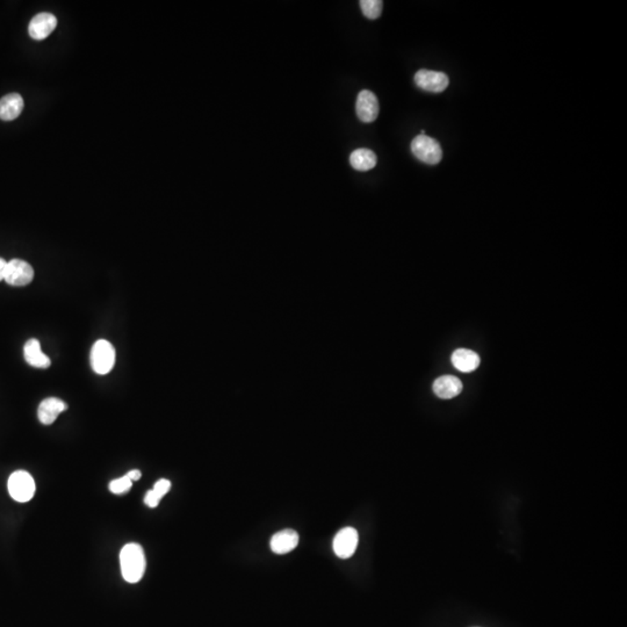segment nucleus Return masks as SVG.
<instances>
[{
	"label": "nucleus",
	"instance_id": "423d86ee",
	"mask_svg": "<svg viewBox=\"0 0 627 627\" xmlns=\"http://www.w3.org/2000/svg\"><path fill=\"white\" fill-rule=\"evenodd\" d=\"M415 84L423 91L441 93L448 88L450 79L444 72L422 69L415 75Z\"/></svg>",
	"mask_w": 627,
	"mask_h": 627
},
{
	"label": "nucleus",
	"instance_id": "39448f33",
	"mask_svg": "<svg viewBox=\"0 0 627 627\" xmlns=\"http://www.w3.org/2000/svg\"><path fill=\"white\" fill-rule=\"evenodd\" d=\"M5 282L11 286H26L34 279V270L27 261L12 259L7 263Z\"/></svg>",
	"mask_w": 627,
	"mask_h": 627
},
{
	"label": "nucleus",
	"instance_id": "9b49d317",
	"mask_svg": "<svg viewBox=\"0 0 627 627\" xmlns=\"http://www.w3.org/2000/svg\"><path fill=\"white\" fill-rule=\"evenodd\" d=\"M68 409V406L57 397H48L39 406V420L44 425L54 423L58 415Z\"/></svg>",
	"mask_w": 627,
	"mask_h": 627
},
{
	"label": "nucleus",
	"instance_id": "6ab92c4d",
	"mask_svg": "<svg viewBox=\"0 0 627 627\" xmlns=\"http://www.w3.org/2000/svg\"><path fill=\"white\" fill-rule=\"evenodd\" d=\"M170 489H171V482L169 480H165V478H160L153 485V490L162 499L163 496L167 495Z\"/></svg>",
	"mask_w": 627,
	"mask_h": 627
},
{
	"label": "nucleus",
	"instance_id": "a211bd4d",
	"mask_svg": "<svg viewBox=\"0 0 627 627\" xmlns=\"http://www.w3.org/2000/svg\"><path fill=\"white\" fill-rule=\"evenodd\" d=\"M132 481L130 478L125 475L121 478H116L109 483V490L116 495H123L125 492H129V489L132 488Z\"/></svg>",
	"mask_w": 627,
	"mask_h": 627
},
{
	"label": "nucleus",
	"instance_id": "dca6fc26",
	"mask_svg": "<svg viewBox=\"0 0 627 627\" xmlns=\"http://www.w3.org/2000/svg\"><path fill=\"white\" fill-rule=\"evenodd\" d=\"M376 155L368 149H357L350 156V163L353 169L360 172H366L376 165Z\"/></svg>",
	"mask_w": 627,
	"mask_h": 627
},
{
	"label": "nucleus",
	"instance_id": "9d476101",
	"mask_svg": "<svg viewBox=\"0 0 627 627\" xmlns=\"http://www.w3.org/2000/svg\"><path fill=\"white\" fill-rule=\"evenodd\" d=\"M462 383L457 376L443 375L439 376L438 379L434 380V393L437 395L439 399L443 400H450L453 397H458L459 394L462 392Z\"/></svg>",
	"mask_w": 627,
	"mask_h": 627
},
{
	"label": "nucleus",
	"instance_id": "6e6552de",
	"mask_svg": "<svg viewBox=\"0 0 627 627\" xmlns=\"http://www.w3.org/2000/svg\"><path fill=\"white\" fill-rule=\"evenodd\" d=\"M359 536L356 529L344 528L336 535L333 539V551L340 559H349L356 552Z\"/></svg>",
	"mask_w": 627,
	"mask_h": 627
},
{
	"label": "nucleus",
	"instance_id": "ddd939ff",
	"mask_svg": "<svg viewBox=\"0 0 627 627\" xmlns=\"http://www.w3.org/2000/svg\"><path fill=\"white\" fill-rule=\"evenodd\" d=\"M298 544V535L294 530H282L272 537L271 549L275 554H286L296 549Z\"/></svg>",
	"mask_w": 627,
	"mask_h": 627
},
{
	"label": "nucleus",
	"instance_id": "4be33fe9",
	"mask_svg": "<svg viewBox=\"0 0 627 627\" xmlns=\"http://www.w3.org/2000/svg\"><path fill=\"white\" fill-rule=\"evenodd\" d=\"M6 261H4L3 258H0V282L5 278V272H6Z\"/></svg>",
	"mask_w": 627,
	"mask_h": 627
},
{
	"label": "nucleus",
	"instance_id": "1a4fd4ad",
	"mask_svg": "<svg viewBox=\"0 0 627 627\" xmlns=\"http://www.w3.org/2000/svg\"><path fill=\"white\" fill-rule=\"evenodd\" d=\"M56 26H57V19L54 14H36L28 26V33L35 41H42L55 31Z\"/></svg>",
	"mask_w": 627,
	"mask_h": 627
},
{
	"label": "nucleus",
	"instance_id": "7ed1b4c3",
	"mask_svg": "<svg viewBox=\"0 0 627 627\" xmlns=\"http://www.w3.org/2000/svg\"><path fill=\"white\" fill-rule=\"evenodd\" d=\"M116 364V349L114 346L106 340L99 339L92 346L91 350V366L95 373H109Z\"/></svg>",
	"mask_w": 627,
	"mask_h": 627
},
{
	"label": "nucleus",
	"instance_id": "f8f14e48",
	"mask_svg": "<svg viewBox=\"0 0 627 627\" xmlns=\"http://www.w3.org/2000/svg\"><path fill=\"white\" fill-rule=\"evenodd\" d=\"M24 99L19 93H11L0 99V120L12 121L24 111Z\"/></svg>",
	"mask_w": 627,
	"mask_h": 627
},
{
	"label": "nucleus",
	"instance_id": "f03ea898",
	"mask_svg": "<svg viewBox=\"0 0 627 627\" xmlns=\"http://www.w3.org/2000/svg\"><path fill=\"white\" fill-rule=\"evenodd\" d=\"M411 153L422 163L436 165L441 163L443 150L436 139L427 135H418L411 142Z\"/></svg>",
	"mask_w": 627,
	"mask_h": 627
},
{
	"label": "nucleus",
	"instance_id": "412c9836",
	"mask_svg": "<svg viewBox=\"0 0 627 627\" xmlns=\"http://www.w3.org/2000/svg\"><path fill=\"white\" fill-rule=\"evenodd\" d=\"M125 475H127V476H128V478H130L132 482H134L139 481V478H141V476H142V473H141L139 469H132V471H128V473H127V474Z\"/></svg>",
	"mask_w": 627,
	"mask_h": 627
},
{
	"label": "nucleus",
	"instance_id": "2eb2a0df",
	"mask_svg": "<svg viewBox=\"0 0 627 627\" xmlns=\"http://www.w3.org/2000/svg\"><path fill=\"white\" fill-rule=\"evenodd\" d=\"M25 359L31 366L36 368H48L51 365L49 357L42 352L41 345L38 339L32 338L25 344Z\"/></svg>",
	"mask_w": 627,
	"mask_h": 627
},
{
	"label": "nucleus",
	"instance_id": "f257e3e1",
	"mask_svg": "<svg viewBox=\"0 0 627 627\" xmlns=\"http://www.w3.org/2000/svg\"><path fill=\"white\" fill-rule=\"evenodd\" d=\"M120 563L123 577L129 584H137L146 573V556L142 546L136 543L127 544L120 553Z\"/></svg>",
	"mask_w": 627,
	"mask_h": 627
},
{
	"label": "nucleus",
	"instance_id": "4468645a",
	"mask_svg": "<svg viewBox=\"0 0 627 627\" xmlns=\"http://www.w3.org/2000/svg\"><path fill=\"white\" fill-rule=\"evenodd\" d=\"M451 361L457 370L464 373H471L480 365V357L471 350L458 349L452 353Z\"/></svg>",
	"mask_w": 627,
	"mask_h": 627
},
{
	"label": "nucleus",
	"instance_id": "aec40b11",
	"mask_svg": "<svg viewBox=\"0 0 627 627\" xmlns=\"http://www.w3.org/2000/svg\"><path fill=\"white\" fill-rule=\"evenodd\" d=\"M160 496L157 495L156 492H153V490H149V492H146V499H144V503H146L149 508H156L157 505L160 504Z\"/></svg>",
	"mask_w": 627,
	"mask_h": 627
},
{
	"label": "nucleus",
	"instance_id": "0eeeda50",
	"mask_svg": "<svg viewBox=\"0 0 627 627\" xmlns=\"http://www.w3.org/2000/svg\"><path fill=\"white\" fill-rule=\"evenodd\" d=\"M379 102L373 92L364 90L357 98L356 112L358 119L364 123L375 121L379 116Z\"/></svg>",
	"mask_w": 627,
	"mask_h": 627
},
{
	"label": "nucleus",
	"instance_id": "20e7f679",
	"mask_svg": "<svg viewBox=\"0 0 627 627\" xmlns=\"http://www.w3.org/2000/svg\"><path fill=\"white\" fill-rule=\"evenodd\" d=\"M8 492L14 501L25 502L31 501L35 494L34 478L29 473L25 471H14L8 478Z\"/></svg>",
	"mask_w": 627,
	"mask_h": 627
},
{
	"label": "nucleus",
	"instance_id": "f3484780",
	"mask_svg": "<svg viewBox=\"0 0 627 627\" xmlns=\"http://www.w3.org/2000/svg\"><path fill=\"white\" fill-rule=\"evenodd\" d=\"M383 3L381 0H361L360 1V7H361L364 15L371 20L380 18L383 13Z\"/></svg>",
	"mask_w": 627,
	"mask_h": 627
}]
</instances>
